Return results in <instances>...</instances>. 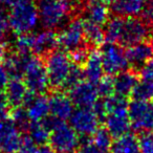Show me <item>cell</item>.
<instances>
[{
    "label": "cell",
    "instance_id": "obj_1",
    "mask_svg": "<svg viewBox=\"0 0 153 153\" xmlns=\"http://www.w3.org/2000/svg\"><path fill=\"white\" fill-rule=\"evenodd\" d=\"M11 30L16 35L30 34L40 22L38 5L32 0H22L11 5L9 12Z\"/></svg>",
    "mask_w": 153,
    "mask_h": 153
},
{
    "label": "cell",
    "instance_id": "obj_2",
    "mask_svg": "<svg viewBox=\"0 0 153 153\" xmlns=\"http://www.w3.org/2000/svg\"><path fill=\"white\" fill-rule=\"evenodd\" d=\"M76 7V0H39L40 23L45 30H55L64 23Z\"/></svg>",
    "mask_w": 153,
    "mask_h": 153
},
{
    "label": "cell",
    "instance_id": "obj_3",
    "mask_svg": "<svg viewBox=\"0 0 153 153\" xmlns=\"http://www.w3.org/2000/svg\"><path fill=\"white\" fill-rule=\"evenodd\" d=\"M72 67L70 57L63 51H53L46 55L45 68L48 76L49 86L55 89L64 87L69 71Z\"/></svg>",
    "mask_w": 153,
    "mask_h": 153
},
{
    "label": "cell",
    "instance_id": "obj_4",
    "mask_svg": "<svg viewBox=\"0 0 153 153\" xmlns=\"http://www.w3.org/2000/svg\"><path fill=\"white\" fill-rule=\"evenodd\" d=\"M22 78L28 91L34 94H42L49 87L45 64L37 56L28 57Z\"/></svg>",
    "mask_w": 153,
    "mask_h": 153
},
{
    "label": "cell",
    "instance_id": "obj_5",
    "mask_svg": "<svg viewBox=\"0 0 153 153\" xmlns=\"http://www.w3.org/2000/svg\"><path fill=\"white\" fill-rule=\"evenodd\" d=\"M85 41L84 35V20L81 18L71 19L57 35V44L63 51H74L83 46Z\"/></svg>",
    "mask_w": 153,
    "mask_h": 153
},
{
    "label": "cell",
    "instance_id": "obj_6",
    "mask_svg": "<svg viewBox=\"0 0 153 153\" xmlns=\"http://www.w3.org/2000/svg\"><path fill=\"white\" fill-rule=\"evenodd\" d=\"M49 143L56 152L62 153L76 150L80 144V138L71 126L64 121H59L51 131Z\"/></svg>",
    "mask_w": 153,
    "mask_h": 153
},
{
    "label": "cell",
    "instance_id": "obj_7",
    "mask_svg": "<svg viewBox=\"0 0 153 153\" xmlns=\"http://www.w3.org/2000/svg\"><path fill=\"white\" fill-rule=\"evenodd\" d=\"M151 35V27L144 19L130 17L124 19L123 30L119 44L124 46H131L140 42H145Z\"/></svg>",
    "mask_w": 153,
    "mask_h": 153
},
{
    "label": "cell",
    "instance_id": "obj_8",
    "mask_svg": "<svg viewBox=\"0 0 153 153\" xmlns=\"http://www.w3.org/2000/svg\"><path fill=\"white\" fill-rule=\"evenodd\" d=\"M104 71L108 76H113L126 70L129 62L126 57V51L115 43H107L103 45L101 51Z\"/></svg>",
    "mask_w": 153,
    "mask_h": 153
},
{
    "label": "cell",
    "instance_id": "obj_9",
    "mask_svg": "<svg viewBox=\"0 0 153 153\" xmlns=\"http://www.w3.org/2000/svg\"><path fill=\"white\" fill-rule=\"evenodd\" d=\"M69 121L79 135L91 136L100 128L101 117L94 108H78L72 112Z\"/></svg>",
    "mask_w": 153,
    "mask_h": 153
},
{
    "label": "cell",
    "instance_id": "obj_10",
    "mask_svg": "<svg viewBox=\"0 0 153 153\" xmlns=\"http://www.w3.org/2000/svg\"><path fill=\"white\" fill-rule=\"evenodd\" d=\"M128 112L131 127L138 131H150L153 129V111L151 102L133 100L128 105Z\"/></svg>",
    "mask_w": 153,
    "mask_h": 153
},
{
    "label": "cell",
    "instance_id": "obj_11",
    "mask_svg": "<svg viewBox=\"0 0 153 153\" xmlns=\"http://www.w3.org/2000/svg\"><path fill=\"white\" fill-rule=\"evenodd\" d=\"M105 121V128L108 130L112 137H120L129 133L131 128V121L128 112V105L117 107L107 112Z\"/></svg>",
    "mask_w": 153,
    "mask_h": 153
},
{
    "label": "cell",
    "instance_id": "obj_12",
    "mask_svg": "<svg viewBox=\"0 0 153 153\" xmlns=\"http://www.w3.org/2000/svg\"><path fill=\"white\" fill-rule=\"evenodd\" d=\"M22 137L20 129L11 119L0 121V153H18Z\"/></svg>",
    "mask_w": 153,
    "mask_h": 153
},
{
    "label": "cell",
    "instance_id": "obj_13",
    "mask_svg": "<svg viewBox=\"0 0 153 153\" xmlns=\"http://www.w3.org/2000/svg\"><path fill=\"white\" fill-rule=\"evenodd\" d=\"M99 92L94 84L82 81L69 89V98L78 108H92L99 101Z\"/></svg>",
    "mask_w": 153,
    "mask_h": 153
},
{
    "label": "cell",
    "instance_id": "obj_14",
    "mask_svg": "<svg viewBox=\"0 0 153 153\" xmlns=\"http://www.w3.org/2000/svg\"><path fill=\"white\" fill-rule=\"evenodd\" d=\"M24 105L30 122H42L51 113L49 99L43 94H34L30 92Z\"/></svg>",
    "mask_w": 153,
    "mask_h": 153
},
{
    "label": "cell",
    "instance_id": "obj_15",
    "mask_svg": "<svg viewBox=\"0 0 153 153\" xmlns=\"http://www.w3.org/2000/svg\"><path fill=\"white\" fill-rule=\"evenodd\" d=\"M51 115L60 121L70 119L74 112V103L69 96L61 91L53 94L49 98Z\"/></svg>",
    "mask_w": 153,
    "mask_h": 153
},
{
    "label": "cell",
    "instance_id": "obj_16",
    "mask_svg": "<svg viewBox=\"0 0 153 153\" xmlns=\"http://www.w3.org/2000/svg\"><path fill=\"white\" fill-rule=\"evenodd\" d=\"M4 90L10 106L14 108L21 107L22 105L25 104L30 94L21 78H11Z\"/></svg>",
    "mask_w": 153,
    "mask_h": 153
},
{
    "label": "cell",
    "instance_id": "obj_17",
    "mask_svg": "<svg viewBox=\"0 0 153 153\" xmlns=\"http://www.w3.org/2000/svg\"><path fill=\"white\" fill-rule=\"evenodd\" d=\"M86 21L98 25H105L110 19V11L102 0H87L84 7Z\"/></svg>",
    "mask_w": 153,
    "mask_h": 153
},
{
    "label": "cell",
    "instance_id": "obj_18",
    "mask_svg": "<svg viewBox=\"0 0 153 153\" xmlns=\"http://www.w3.org/2000/svg\"><path fill=\"white\" fill-rule=\"evenodd\" d=\"M57 35L51 30L33 33L32 53L37 57L46 56L57 46Z\"/></svg>",
    "mask_w": 153,
    "mask_h": 153
},
{
    "label": "cell",
    "instance_id": "obj_19",
    "mask_svg": "<svg viewBox=\"0 0 153 153\" xmlns=\"http://www.w3.org/2000/svg\"><path fill=\"white\" fill-rule=\"evenodd\" d=\"M84 78L86 81L92 84H98L104 74V66H103L102 55L100 51L92 49L88 53L87 60L84 64Z\"/></svg>",
    "mask_w": 153,
    "mask_h": 153
},
{
    "label": "cell",
    "instance_id": "obj_20",
    "mask_svg": "<svg viewBox=\"0 0 153 153\" xmlns=\"http://www.w3.org/2000/svg\"><path fill=\"white\" fill-rule=\"evenodd\" d=\"M114 81V92L115 94L123 98L131 96L135 86L138 83L137 74L131 70H124L115 76Z\"/></svg>",
    "mask_w": 153,
    "mask_h": 153
},
{
    "label": "cell",
    "instance_id": "obj_21",
    "mask_svg": "<svg viewBox=\"0 0 153 153\" xmlns=\"http://www.w3.org/2000/svg\"><path fill=\"white\" fill-rule=\"evenodd\" d=\"M125 51L129 65L133 67H140L143 64L150 60L153 55L152 46L147 42H140L131 45Z\"/></svg>",
    "mask_w": 153,
    "mask_h": 153
},
{
    "label": "cell",
    "instance_id": "obj_22",
    "mask_svg": "<svg viewBox=\"0 0 153 153\" xmlns=\"http://www.w3.org/2000/svg\"><path fill=\"white\" fill-rule=\"evenodd\" d=\"M148 0H117L112 4V11L120 17H136L143 13Z\"/></svg>",
    "mask_w": 153,
    "mask_h": 153
},
{
    "label": "cell",
    "instance_id": "obj_23",
    "mask_svg": "<svg viewBox=\"0 0 153 153\" xmlns=\"http://www.w3.org/2000/svg\"><path fill=\"white\" fill-rule=\"evenodd\" d=\"M110 150L111 153H140L138 138L132 133L120 136L112 143Z\"/></svg>",
    "mask_w": 153,
    "mask_h": 153
},
{
    "label": "cell",
    "instance_id": "obj_24",
    "mask_svg": "<svg viewBox=\"0 0 153 153\" xmlns=\"http://www.w3.org/2000/svg\"><path fill=\"white\" fill-rule=\"evenodd\" d=\"M84 35L85 41L91 46H100L105 42V32L102 26L94 24L92 22L84 20Z\"/></svg>",
    "mask_w": 153,
    "mask_h": 153
},
{
    "label": "cell",
    "instance_id": "obj_25",
    "mask_svg": "<svg viewBox=\"0 0 153 153\" xmlns=\"http://www.w3.org/2000/svg\"><path fill=\"white\" fill-rule=\"evenodd\" d=\"M124 17L115 16L109 19L106 23V30H105V38L108 43H115L119 44L121 40L122 30L124 25Z\"/></svg>",
    "mask_w": 153,
    "mask_h": 153
},
{
    "label": "cell",
    "instance_id": "obj_26",
    "mask_svg": "<svg viewBox=\"0 0 153 153\" xmlns=\"http://www.w3.org/2000/svg\"><path fill=\"white\" fill-rule=\"evenodd\" d=\"M27 132L33 142L40 146H44L51 137V131L43 122H32Z\"/></svg>",
    "mask_w": 153,
    "mask_h": 153
},
{
    "label": "cell",
    "instance_id": "obj_27",
    "mask_svg": "<svg viewBox=\"0 0 153 153\" xmlns=\"http://www.w3.org/2000/svg\"><path fill=\"white\" fill-rule=\"evenodd\" d=\"M90 142L102 152L110 150L112 146V136L106 128H99L90 137Z\"/></svg>",
    "mask_w": 153,
    "mask_h": 153
},
{
    "label": "cell",
    "instance_id": "obj_28",
    "mask_svg": "<svg viewBox=\"0 0 153 153\" xmlns=\"http://www.w3.org/2000/svg\"><path fill=\"white\" fill-rule=\"evenodd\" d=\"M131 97L133 100L143 101V102H152L153 101V82L138 81Z\"/></svg>",
    "mask_w": 153,
    "mask_h": 153
},
{
    "label": "cell",
    "instance_id": "obj_29",
    "mask_svg": "<svg viewBox=\"0 0 153 153\" xmlns=\"http://www.w3.org/2000/svg\"><path fill=\"white\" fill-rule=\"evenodd\" d=\"M11 120L19 128L20 131H27L30 123H32L28 117L27 112H26V109L22 108V107H17L14 109L11 114Z\"/></svg>",
    "mask_w": 153,
    "mask_h": 153
},
{
    "label": "cell",
    "instance_id": "obj_30",
    "mask_svg": "<svg viewBox=\"0 0 153 153\" xmlns=\"http://www.w3.org/2000/svg\"><path fill=\"white\" fill-rule=\"evenodd\" d=\"M97 89H98L99 96L103 99H108L115 94L114 92V81L110 76H103L101 81L97 84Z\"/></svg>",
    "mask_w": 153,
    "mask_h": 153
},
{
    "label": "cell",
    "instance_id": "obj_31",
    "mask_svg": "<svg viewBox=\"0 0 153 153\" xmlns=\"http://www.w3.org/2000/svg\"><path fill=\"white\" fill-rule=\"evenodd\" d=\"M84 78V70L81 68V66L72 64V67L69 71L66 82L64 84V89H71L74 86L78 85L79 83H81L83 81Z\"/></svg>",
    "mask_w": 153,
    "mask_h": 153
},
{
    "label": "cell",
    "instance_id": "obj_32",
    "mask_svg": "<svg viewBox=\"0 0 153 153\" xmlns=\"http://www.w3.org/2000/svg\"><path fill=\"white\" fill-rule=\"evenodd\" d=\"M11 26L9 21V13L5 11L4 4H0V43H4L9 37Z\"/></svg>",
    "mask_w": 153,
    "mask_h": 153
},
{
    "label": "cell",
    "instance_id": "obj_33",
    "mask_svg": "<svg viewBox=\"0 0 153 153\" xmlns=\"http://www.w3.org/2000/svg\"><path fill=\"white\" fill-rule=\"evenodd\" d=\"M140 153H153V132L144 131L138 138Z\"/></svg>",
    "mask_w": 153,
    "mask_h": 153
},
{
    "label": "cell",
    "instance_id": "obj_34",
    "mask_svg": "<svg viewBox=\"0 0 153 153\" xmlns=\"http://www.w3.org/2000/svg\"><path fill=\"white\" fill-rule=\"evenodd\" d=\"M88 53L89 51L85 48L84 46H81L79 48L74 49V51L70 53V60H71L72 64H76V65H84L87 60V57H88Z\"/></svg>",
    "mask_w": 153,
    "mask_h": 153
},
{
    "label": "cell",
    "instance_id": "obj_35",
    "mask_svg": "<svg viewBox=\"0 0 153 153\" xmlns=\"http://www.w3.org/2000/svg\"><path fill=\"white\" fill-rule=\"evenodd\" d=\"M138 76L144 81L153 82V58L143 64L138 70Z\"/></svg>",
    "mask_w": 153,
    "mask_h": 153
},
{
    "label": "cell",
    "instance_id": "obj_36",
    "mask_svg": "<svg viewBox=\"0 0 153 153\" xmlns=\"http://www.w3.org/2000/svg\"><path fill=\"white\" fill-rule=\"evenodd\" d=\"M37 146L38 145L35 142H33V140L28 135L23 136L18 153H38L39 148Z\"/></svg>",
    "mask_w": 153,
    "mask_h": 153
},
{
    "label": "cell",
    "instance_id": "obj_37",
    "mask_svg": "<svg viewBox=\"0 0 153 153\" xmlns=\"http://www.w3.org/2000/svg\"><path fill=\"white\" fill-rule=\"evenodd\" d=\"M143 18L150 27H153V0H148L143 11Z\"/></svg>",
    "mask_w": 153,
    "mask_h": 153
},
{
    "label": "cell",
    "instance_id": "obj_38",
    "mask_svg": "<svg viewBox=\"0 0 153 153\" xmlns=\"http://www.w3.org/2000/svg\"><path fill=\"white\" fill-rule=\"evenodd\" d=\"M9 111H10V104L7 102L5 94L2 90H0V121L7 119Z\"/></svg>",
    "mask_w": 153,
    "mask_h": 153
},
{
    "label": "cell",
    "instance_id": "obj_39",
    "mask_svg": "<svg viewBox=\"0 0 153 153\" xmlns=\"http://www.w3.org/2000/svg\"><path fill=\"white\" fill-rule=\"evenodd\" d=\"M10 80H11V74L9 70L5 67L4 63L0 62V90H3L7 87Z\"/></svg>",
    "mask_w": 153,
    "mask_h": 153
},
{
    "label": "cell",
    "instance_id": "obj_40",
    "mask_svg": "<svg viewBox=\"0 0 153 153\" xmlns=\"http://www.w3.org/2000/svg\"><path fill=\"white\" fill-rule=\"evenodd\" d=\"M79 153H104V152L99 150L90 140H87V142L82 145Z\"/></svg>",
    "mask_w": 153,
    "mask_h": 153
},
{
    "label": "cell",
    "instance_id": "obj_41",
    "mask_svg": "<svg viewBox=\"0 0 153 153\" xmlns=\"http://www.w3.org/2000/svg\"><path fill=\"white\" fill-rule=\"evenodd\" d=\"M7 55H9V51H7L5 44L4 43H0V62L4 60Z\"/></svg>",
    "mask_w": 153,
    "mask_h": 153
},
{
    "label": "cell",
    "instance_id": "obj_42",
    "mask_svg": "<svg viewBox=\"0 0 153 153\" xmlns=\"http://www.w3.org/2000/svg\"><path fill=\"white\" fill-rule=\"evenodd\" d=\"M38 153H56V151L53 150L51 147L49 146H41L38 150Z\"/></svg>",
    "mask_w": 153,
    "mask_h": 153
},
{
    "label": "cell",
    "instance_id": "obj_43",
    "mask_svg": "<svg viewBox=\"0 0 153 153\" xmlns=\"http://www.w3.org/2000/svg\"><path fill=\"white\" fill-rule=\"evenodd\" d=\"M1 1V3L2 4H7V5H13L14 3H16V2H19V1H22V0H0Z\"/></svg>",
    "mask_w": 153,
    "mask_h": 153
},
{
    "label": "cell",
    "instance_id": "obj_44",
    "mask_svg": "<svg viewBox=\"0 0 153 153\" xmlns=\"http://www.w3.org/2000/svg\"><path fill=\"white\" fill-rule=\"evenodd\" d=\"M102 1H104L106 4H107V3H108V4H113V3H114L117 0H102Z\"/></svg>",
    "mask_w": 153,
    "mask_h": 153
},
{
    "label": "cell",
    "instance_id": "obj_45",
    "mask_svg": "<svg viewBox=\"0 0 153 153\" xmlns=\"http://www.w3.org/2000/svg\"><path fill=\"white\" fill-rule=\"evenodd\" d=\"M151 46H152V48H153V36L151 37Z\"/></svg>",
    "mask_w": 153,
    "mask_h": 153
},
{
    "label": "cell",
    "instance_id": "obj_46",
    "mask_svg": "<svg viewBox=\"0 0 153 153\" xmlns=\"http://www.w3.org/2000/svg\"><path fill=\"white\" fill-rule=\"evenodd\" d=\"M62 153H76V151H68V152H62Z\"/></svg>",
    "mask_w": 153,
    "mask_h": 153
}]
</instances>
